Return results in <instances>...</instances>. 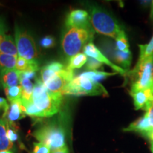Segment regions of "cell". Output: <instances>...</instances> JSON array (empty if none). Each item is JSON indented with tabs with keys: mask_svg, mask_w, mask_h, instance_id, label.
Here are the masks:
<instances>
[{
	"mask_svg": "<svg viewBox=\"0 0 153 153\" xmlns=\"http://www.w3.org/2000/svg\"><path fill=\"white\" fill-rule=\"evenodd\" d=\"M125 132H135L144 135L145 133L149 131H152L150 124L148 122L144 116L140 117L131 123L127 128H125L123 130Z\"/></svg>",
	"mask_w": 153,
	"mask_h": 153,
	"instance_id": "9a60e30c",
	"label": "cell"
},
{
	"mask_svg": "<svg viewBox=\"0 0 153 153\" xmlns=\"http://www.w3.org/2000/svg\"><path fill=\"white\" fill-rule=\"evenodd\" d=\"M94 34L92 27L67 28L62 38V48L67 58L79 54L88 43H92Z\"/></svg>",
	"mask_w": 153,
	"mask_h": 153,
	"instance_id": "6da1fadb",
	"label": "cell"
},
{
	"mask_svg": "<svg viewBox=\"0 0 153 153\" xmlns=\"http://www.w3.org/2000/svg\"><path fill=\"white\" fill-rule=\"evenodd\" d=\"M62 97L51 95L40 79H36L31 101L36 108L44 115L45 118L51 117L60 110Z\"/></svg>",
	"mask_w": 153,
	"mask_h": 153,
	"instance_id": "277c9868",
	"label": "cell"
},
{
	"mask_svg": "<svg viewBox=\"0 0 153 153\" xmlns=\"http://www.w3.org/2000/svg\"><path fill=\"white\" fill-rule=\"evenodd\" d=\"M88 57L85 53H80L79 54L74 55L69 59V63L68 67L71 70L81 68L82 67L87 63Z\"/></svg>",
	"mask_w": 153,
	"mask_h": 153,
	"instance_id": "7402d4cb",
	"label": "cell"
},
{
	"mask_svg": "<svg viewBox=\"0 0 153 153\" xmlns=\"http://www.w3.org/2000/svg\"><path fill=\"white\" fill-rule=\"evenodd\" d=\"M26 116L24 112V108L22 103V99L20 100L15 101L11 102L9 105V108L7 115L4 118L8 122L9 125L16 126L15 122L22 119Z\"/></svg>",
	"mask_w": 153,
	"mask_h": 153,
	"instance_id": "5bb4252c",
	"label": "cell"
},
{
	"mask_svg": "<svg viewBox=\"0 0 153 153\" xmlns=\"http://www.w3.org/2000/svg\"><path fill=\"white\" fill-rule=\"evenodd\" d=\"M31 153H51V150L46 145L42 143H34L33 150Z\"/></svg>",
	"mask_w": 153,
	"mask_h": 153,
	"instance_id": "4316f807",
	"label": "cell"
},
{
	"mask_svg": "<svg viewBox=\"0 0 153 153\" xmlns=\"http://www.w3.org/2000/svg\"><path fill=\"white\" fill-rule=\"evenodd\" d=\"M17 58L18 57L0 53V72L16 68Z\"/></svg>",
	"mask_w": 153,
	"mask_h": 153,
	"instance_id": "44dd1931",
	"label": "cell"
},
{
	"mask_svg": "<svg viewBox=\"0 0 153 153\" xmlns=\"http://www.w3.org/2000/svg\"><path fill=\"white\" fill-rule=\"evenodd\" d=\"M103 64L99 61L95 60L92 57H88L87 63H86V69L88 71H97L99 68H102Z\"/></svg>",
	"mask_w": 153,
	"mask_h": 153,
	"instance_id": "484cf974",
	"label": "cell"
},
{
	"mask_svg": "<svg viewBox=\"0 0 153 153\" xmlns=\"http://www.w3.org/2000/svg\"><path fill=\"white\" fill-rule=\"evenodd\" d=\"M20 76L21 72L16 68L0 72V87L4 89L20 85Z\"/></svg>",
	"mask_w": 153,
	"mask_h": 153,
	"instance_id": "4fadbf2b",
	"label": "cell"
},
{
	"mask_svg": "<svg viewBox=\"0 0 153 153\" xmlns=\"http://www.w3.org/2000/svg\"><path fill=\"white\" fill-rule=\"evenodd\" d=\"M0 53L18 57V51L16 42L10 35H4V39L0 45Z\"/></svg>",
	"mask_w": 153,
	"mask_h": 153,
	"instance_id": "e0dca14e",
	"label": "cell"
},
{
	"mask_svg": "<svg viewBox=\"0 0 153 153\" xmlns=\"http://www.w3.org/2000/svg\"><path fill=\"white\" fill-rule=\"evenodd\" d=\"M0 153H13L11 150H1L0 151Z\"/></svg>",
	"mask_w": 153,
	"mask_h": 153,
	"instance_id": "74e56055",
	"label": "cell"
},
{
	"mask_svg": "<svg viewBox=\"0 0 153 153\" xmlns=\"http://www.w3.org/2000/svg\"><path fill=\"white\" fill-rule=\"evenodd\" d=\"M4 33V26L1 23V20H0V35H2Z\"/></svg>",
	"mask_w": 153,
	"mask_h": 153,
	"instance_id": "d590c367",
	"label": "cell"
},
{
	"mask_svg": "<svg viewBox=\"0 0 153 153\" xmlns=\"http://www.w3.org/2000/svg\"><path fill=\"white\" fill-rule=\"evenodd\" d=\"M150 150L151 153H153V140H150Z\"/></svg>",
	"mask_w": 153,
	"mask_h": 153,
	"instance_id": "8d00e7d4",
	"label": "cell"
},
{
	"mask_svg": "<svg viewBox=\"0 0 153 153\" xmlns=\"http://www.w3.org/2000/svg\"><path fill=\"white\" fill-rule=\"evenodd\" d=\"M22 103L24 108V112L26 115L29 116L32 118H45L44 115L38 109L34 104L30 101H24L22 100Z\"/></svg>",
	"mask_w": 153,
	"mask_h": 153,
	"instance_id": "603a6c76",
	"label": "cell"
},
{
	"mask_svg": "<svg viewBox=\"0 0 153 153\" xmlns=\"http://www.w3.org/2000/svg\"><path fill=\"white\" fill-rule=\"evenodd\" d=\"M105 55H108V59H112L116 65L123 67L124 70H128L130 68L132 61V53L130 51H120L116 48V45L111 43L110 41H105L103 45Z\"/></svg>",
	"mask_w": 153,
	"mask_h": 153,
	"instance_id": "9c48e42d",
	"label": "cell"
},
{
	"mask_svg": "<svg viewBox=\"0 0 153 153\" xmlns=\"http://www.w3.org/2000/svg\"><path fill=\"white\" fill-rule=\"evenodd\" d=\"M153 85V55L143 63L130 91L150 89Z\"/></svg>",
	"mask_w": 153,
	"mask_h": 153,
	"instance_id": "ba28073f",
	"label": "cell"
},
{
	"mask_svg": "<svg viewBox=\"0 0 153 153\" xmlns=\"http://www.w3.org/2000/svg\"><path fill=\"white\" fill-rule=\"evenodd\" d=\"M150 18L153 22V1H152L150 5Z\"/></svg>",
	"mask_w": 153,
	"mask_h": 153,
	"instance_id": "e575fe53",
	"label": "cell"
},
{
	"mask_svg": "<svg viewBox=\"0 0 153 153\" xmlns=\"http://www.w3.org/2000/svg\"><path fill=\"white\" fill-rule=\"evenodd\" d=\"M4 92L6 96H7V99L10 103L15 101L20 100L22 99V90L20 85L4 89Z\"/></svg>",
	"mask_w": 153,
	"mask_h": 153,
	"instance_id": "cb8c5ba5",
	"label": "cell"
},
{
	"mask_svg": "<svg viewBox=\"0 0 153 153\" xmlns=\"http://www.w3.org/2000/svg\"><path fill=\"white\" fill-rule=\"evenodd\" d=\"M115 40H116L115 45H116V48L118 51H123V52L130 51L127 36H126V34L124 30L123 32H121Z\"/></svg>",
	"mask_w": 153,
	"mask_h": 153,
	"instance_id": "d4e9b609",
	"label": "cell"
},
{
	"mask_svg": "<svg viewBox=\"0 0 153 153\" xmlns=\"http://www.w3.org/2000/svg\"><path fill=\"white\" fill-rule=\"evenodd\" d=\"M51 153H70V152H69L68 148L66 146L62 149H60V150H57L53 151V152H51Z\"/></svg>",
	"mask_w": 153,
	"mask_h": 153,
	"instance_id": "836d02e7",
	"label": "cell"
},
{
	"mask_svg": "<svg viewBox=\"0 0 153 153\" xmlns=\"http://www.w3.org/2000/svg\"><path fill=\"white\" fill-rule=\"evenodd\" d=\"M151 91H152V92L153 93V85H152V87H151Z\"/></svg>",
	"mask_w": 153,
	"mask_h": 153,
	"instance_id": "ab89813d",
	"label": "cell"
},
{
	"mask_svg": "<svg viewBox=\"0 0 153 153\" xmlns=\"http://www.w3.org/2000/svg\"><path fill=\"white\" fill-rule=\"evenodd\" d=\"M22 75L25 76L27 79H31L34 78L36 75V72L35 71H26V72H21Z\"/></svg>",
	"mask_w": 153,
	"mask_h": 153,
	"instance_id": "d6a6232c",
	"label": "cell"
},
{
	"mask_svg": "<svg viewBox=\"0 0 153 153\" xmlns=\"http://www.w3.org/2000/svg\"><path fill=\"white\" fill-rule=\"evenodd\" d=\"M144 116L147 119V120H148V122L150 124V127L152 128L153 131V104L151 105L150 108L146 111Z\"/></svg>",
	"mask_w": 153,
	"mask_h": 153,
	"instance_id": "f546056e",
	"label": "cell"
},
{
	"mask_svg": "<svg viewBox=\"0 0 153 153\" xmlns=\"http://www.w3.org/2000/svg\"><path fill=\"white\" fill-rule=\"evenodd\" d=\"M33 136L39 143L46 145L51 149V152L67 146L65 132L58 124L54 123L45 124L33 132Z\"/></svg>",
	"mask_w": 153,
	"mask_h": 153,
	"instance_id": "5b68a950",
	"label": "cell"
},
{
	"mask_svg": "<svg viewBox=\"0 0 153 153\" xmlns=\"http://www.w3.org/2000/svg\"><path fill=\"white\" fill-rule=\"evenodd\" d=\"M89 11L91 26L98 33L116 39L123 31L117 20L104 9L94 5Z\"/></svg>",
	"mask_w": 153,
	"mask_h": 153,
	"instance_id": "7a4b0ae2",
	"label": "cell"
},
{
	"mask_svg": "<svg viewBox=\"0 0 153 153\" xmlns=\"http://www.w3.org/2000/svg\"><path fill=\"white\" fill-rule=\"evenodd\" d=\"M15 42L18 51V56L27 60H36L38 53L36 42L26 30L16 26Z\"/></svg>",
	"mask_w": 153,
	"mask_h": 153,
	"instance_id": "52a82bcc",
	"label": "cell"
},
{
	"mask_svg": "<svg viewBox=\"0 0 153 153\" xmlns=\"http://www.w3.org/2000/svg\"><path fill=\"white\" fill-rule=\"evenodd\" d=\"M40 44L44 48H51L55 45V39L53 36H45L41 40Z\"/></svg>",
	"mask_w": 153,
	"mask_h": 153,
	"instance_id": "83f0119b",
	"label": "cell"
},
{
	"mask_svg": "<svg viewBox=\"0 0 153 153\" xmlns=\"http://www.w3.org/2000/svg\"><path fill=\"white\" fill-rule=\"evenodd\" d=\"M41 76L43 85L51 95L62 98L63 91L74 79V72L68 66L57 72L45 66L41 69Z\"/></svg>",
	"mask_w": 153,
	"mask_h": 153,
	"instance_id": "3957f363",
	"label": "cell"
},
{
	"mask_svg": "<svg viewBox=\"0 0 153 153\" xmlns=\"http://www.w3.org/2000/svg\"><path fill=\"white\" fill-rule=\"evenodd\" d=\"M63 95L74 96H104L108 95L105 87L99 82H95L88 78L78 76L69 84L63 91Z\"/></svg>",
	"mask_w": 153,
	"mask_h": 153,
	"instance_id": "8992f818",
	"label": "cell"
},
{
	"mask_svg": "<svg viewBox=\"0 0 153 153\" xmlns=\"http://www.w3.org/2000/svg\"><path fill=\"white\" fill-rule=\"evenodd\" d=\"M116 74H117L116 72H106L97 70V71H87L82 72V74H79V76L88 78V79L92 80L95 82H99L108 77V76L115 75Z\"/></svg>",
	"mask_w": 153,
	"mask_h": 153,
	"instance_id": "ffe728a7",
	"label": "cell"
},
{
	"mask_svg": "<svg viewBox=\"0 0 153 153\" xmlns=\"http://www.w3.org/2000/svg\"><path fill=\"white\" fill-rule=\"evenodd\" d=\"M9 108V105L7 103V101L4 98L0 97V111L2 110L4 112V114L2 116V118H4L7 115V112H8Z\"/></svg>",
	"mask_w": 153,
	"mask_h": 153,
	"instance_id": "1f68e13d",
	"label": "cell"
},
{
	"mask_svg": "<svg viewBox=\"0 0 153 153\" xmlns=\"http://www.w3.org/2000/svg\"><path fill=\"white\" fill-rule=\"evenodd\" d=\"M138 47L140 48V56L137 64L135 65V68L133 70L128 72V76L133 78V79L136 78L137 74L140 71V69L142 66L143 63L147 59L153 55V36L148 44H144V45L139 44Z\"/></svg>",
	"mask_w": 153,
	"mask_h": 153,
	"instance_id": "7c38bea8",
	"label": "cell"
},
{
	"mask_svg": "<svg viewBox=\"0 0 153 153\" xmlns=\"http://www.w3.org/2000/svg\"><path fill=\"white\" fill-rule=\"evenodd\" d=\"M20 86L22 87V100L30 101L31 100L32 94H33L34 85L30 79H27L22 75L20 76Z\"/></svg>",
	"mask_w": 153,
	"mask_h": 153,
	"instance_id": "d6986e66",
	"label": "cell"
},
{
	"mask_svg": "<svg viewBox=\"0 0 153 153\" xmlns=\"http://www.w3.org/2000/svg\"><path fill=\"white\" fill-rule=\"evenodd\" d=\"M8 122L5 118H0V151L10 150L14 147L12 142L7 137Z\"/></svg>",
	"mask_w": 153,
	"mask_h": 153,
	"instance_id": "2e32d148",
	"label": "cell"
},
{
	"mask_svg": "<svg viewBox=\"0 0 153 153\" xmlns=\"http://www.w3.org/2000/svg\"><path fill=\"white\" fill-rule=\"evenodd\" d=\"M7 137L11 142H15L19 140V135L16 130V126H11L9 125L7 128Z\"/></svg>",
	"mask_w": 153,
	"mask_h": 153,
	"instance_id": "f1b7e54d",
	"label": "cell"
},
{
	"mask_svg": "<svg viewBox=\"0 0 153 153\" xmlns=\"http://www.w3.org/2000/svg\"><path fill=\"white\" fill-rule=\"evenodd\" d=\"M83 51L84 53L87 57H92V58L95 59V60L99 61L102 64L106 65H108L111 68L113 69L115 72H116L117 74H120L124 76L128 75V70H124L123 68H120V66H118L116 64L111 62L93 43H88L85 47Z\"/></svg>",
	"mask_w": 153,
	"mask_h": 153,
	"instance_id": "30bf717a",
	"label": "cell"
},
{
	"mask_svg": "<svg viewBox=\"0 0 153 153\" xmlns=\"http://www.w3.org/2000/svg\"><path fill=\"white\" fill-rule=\"evenodd\" d=\"M5 34H2V35H0V45H1V42H2L4 39V36Z\"/></svg>",
	"mask_w": 153,
	"mask_h": 153,
	"instance_id": "f35d334b",
	"label": "cell"
},
{
	"mask_svg": "<svg viewBox=\"0 0 153 153\" xmlns=\"http://www.w3.org/2000/svg\"><path fill=\"white\" fill-rule=\"evenodd\" d=\"M65 26L67 28L91 27L89 13L82 9L71 11L66 17Z\"/></svg>",
	"mask_w": 153,
	"mask_h": 153,
	"instance_id": "8fae6325",
	"label": "cell"
},
{
	"mask_svg": "<svg viewBox=\"0 0 153 153\" xmlns=\"http://www.w3.org/2000/svg\"><path fill=\"white\" fill-rule=\"evenodd\" d=\"M38 68V63L37 60H27L22 57L18 56L16 64V69L19 72L35 71L37 72Z\"/></svg>",
	"mask_w": 153,
	"mask_h": 153,
	"instance_id": "ac0fdd59",
	"label": "cell"
},
{
	"mask_svg": "<svg viewBox=\"0 0 153 153\" xmlns=\"http://www.w3.org/2000/svg\"><path fill=\"white\" fill-rule=\"evenodd\" d=\"M47 68H48L49 69H51V70L54 72H59L60 70H62L63 68H65L63 64H62L61 62H50L48 65H46Z\"/></svg>",
	"mask_w": 153,
	"mask_h": 153,
	"instance_id": "4dcf8cb0",
	"label": "cell"
}]
</instances>
